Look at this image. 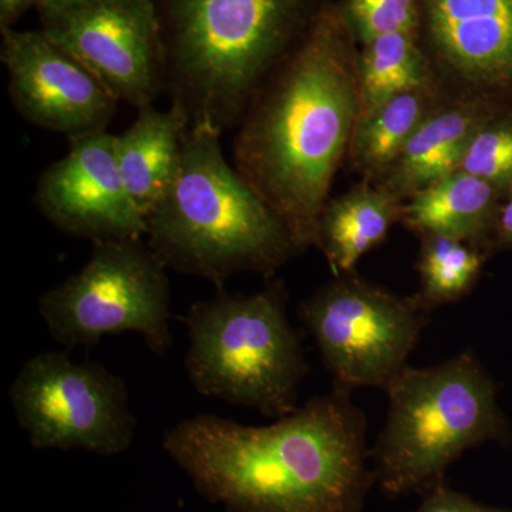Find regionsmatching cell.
Instances as JSON below:
<instances>
[{"label":"cell","instance_id":"603a6c76","mask_svg":"<svg viewBox=\"0 0 512 512\" xmlns=\"http://www.w3.org/2000/svg\"><path fill=\"white\" fill-rule=\"evenodd\" d=\"M413 512H512V510H501V508L477 503L473 498L458 493L441 481L424 491L423 501Z\"/></svg>","mask_w":512,"mask_h":512},{"label":"cell","instance_id":"2e32d148","mask_svg":"<svg viewBox=\"0 0 512 512\" xmlns=\"http://www.w3.org/2000/svg\"><path fill=\"white\" fill-rule=\"evenodd\" d=\"M402 200L387 188L359 185L329 201L320 217L316 247L336 275L353 274L357 262L382 244L402 220Z\"/></svg>","mask_w":512,"mask_h":512},{"label":"cell","instance_id":"8fae6325","mask_svg":"<svg viewBox=\"0 0 512 512\" xmlns=\"http://www.w3.org/2000/svg\"><path fill=\"white\" fill-rule=\"evenodd\" d=\"M0 59L10 100L28 123L69 140L107 131L119 101L40 30L3 29Z\"/></svg>","mask_w":512,"mask_h":512},{"label":"cell","instance_id":"5b68a950","mask_svg":"<svg viewBox=\"0 0 512 512\" xmlns=\"http://www.w3.org/2000/svg\"><path fill=\"white\" fill-rule=\"evenodd\" d=\"M386 393L389 413L370 457L390 497L424 493L467 450L503 434L493 380L473 353L407 366Z\"/></svg>","mask_w":512,"mask_h":512},{"label":"cell","instance_id":"8992f818","mask_svg":"<svg viewBox=\"0 0 512 512\" xmlns=\"http://www.w3.org/2000/svg\"><path fill=\"white\" fill-rule=\"evenodd\" d=\"M184 320L185 369L198 393L272 419L298 409L308 363L286 316L282 282L249 296L220 291L191 305Z\"/></svg>","mask_w":512,"mask_h":512},{"label":"cell","instance_id":"7c38bea8","mask_svg":"<svg viewBox=\"0 0 512 512\" xmlns=\"http://www.w3.org/2000/svg\"><path fill=\"white\" fill-rule=\"evenodd\" d=\"M66 156L43 171L35 202L64 234L93 244L146 238L147 218L128 194L109 131L73 138Z\"/></svg>","mask_w":512,"mask_h":512},{"label":"cell","instance_id":"277c9868","mask_svg":"<svg viewBox=\"0 0 512 512\" xmlns=\"http://www.w3.org/2000/svg\"><path fill=\"white\" fill-rule=\"evenodd\" d=\"M220 133L188 128L170 190L147 215V245L167 268L222 291L232 275L266 278L298 249L285 225L228 163Z\"/></svg>","mask_w":512,"mask_h":512},{"label":"cell","instance_id":"4fadbf2b","mask_svg":"<svg viewBox=\"0 0 512 512\" xmlns=\"http://www.w3.org/2000/svg\"><path fill=\"white\" fill-rule=\"evenodd\" d=\"M441 63L474 84L512 80V0H421Z\"/></svg>","mask_w":512,"mask_h":512},{"label":"cell","instance_id":"7402d4cb","mask_svg":"<svg viewBox=\"0 0 512 512\" xmlns=\"http://www.w3.org/2000/svg\"><path fill=\"white\" fill-rule=\"evenodd\" d=\"M340 9L362 43L387 33H417L419 29L420 0H346Z\"/></svg>","mask_w":512,"mask_h":512},{"label":"cell","instance_id":"ac0fdd59","mask_svg":"<svg viewBox=\"0 0 512 512\" xmlns=\"http://www.w3.org/2000/svg\"><path fill=\"white\" fill-rule=\"evenodd\" d=\"M427 90L421 87L397 94L357 117L349 146L357 170L376 175L392 167L421 121L431 113Z\"/></svg>","mask_w":512,"mask_h":512},{"label":"cell","instance_id":"ba28073f","mask_svg":"<svg viewBox=\"0 0 512 512\" xmlns=\"http://www.w3.org/2000/svg\"><path fill=\"white\" fill-rule=\"evenodd\" d=\"M414 296H399L355 274L338 275L299 306L335 386L386 392L430 322Z\"/></svg>","mask_w":512,"mask_h":512},{"label":"cell","instance_id":"44dd1931","mask_svg":"<svg viewBox=\"0 0 512 512\" xmlns=\"http://www.w3.org/2000/svg\"><path fill=\"white\" fill-rule=\"evenodd\" d=\"M457 171L491 185H512V126L481 124L467 141Z\"/></svg>","mask_w":512,"mask_h":512},{"label":"cell","instance_id":"3957f363","mask_svg":"<svg viewBox=\"0 0 512 512\" xmlns=\"http://www.w3.org/2000/svg\"><path fill=\"white\" fill-rule=\"evenodd\" d=\"M164 92L188 128L238 126L262 83L308 32L316 0H153Z\"/></svg>","mask_w":512,"mask_h":512},{"label":"cell","instance_id":"d6986e66","mask_svg":"<svg viewBox=\"0 0 512 512\" xmlns=\"http://www.w3.org/2000/svg\"><path fill=\"white\" fill-rule=\"evenodd\" d=\"M360 114L397 94L429 84V67L416 33H387L363 43L359 56Z\"/></svg>","mask_w":512,"mask_h":512},{"label":"cell","instance_id":"30bf717a","mask_svg":"<svg viewBox=\"0 0 512 512\" xmlns=\"http://www.w3.org/2000/svg\"><path fill=\"white\" fill-rule=\"evenodd\" d=\"M43 33L117 101L141 110L164 92L160 28L153 0H50Z\"/></svg>","mask_w":512,"mask_h":512},{"label":"cell","instance_id":"e0dca14e","mask_svg":"<svg viewBox=\"0 0 512 512\" xmlns=\"http://www.w3.org/2000/svg\"><path fill=\"white\" fill-rule=\"evenodd\" d=\"M494 200V185L454 171L410 197L400 221L421 237L441 235L478 247L493 225Z\"/></svg>","mask_w":512,"mask_h":512},{"label":"cell","instance_id":"9a60e30c","mask_svg":"<svg viewBox=\"0 0 512 512\" xmlns=\"http://www.w3.org/2000/svg\"><path fill=\"white\" fill-rule=\"evenodd\" d=\"M483 123L471 104L431 111L386 171L384 188L402 200L453 174L467 141Z\"/></svg>","mask_w":512,"mask_h":512},{"label":"cell","instance_id":"5bb4252c","mask_svg":"<svg viewBox=\"0 0 512 512\" xmlns=\"http://www.w3.org/2000/svg\"><path fill=\"white\" fill-rule=\"evenodd\" d=\"M187 120L177 110H138L136 121L116 136V156L128 194L150 214L173 184L180 164Z\"/></svg>","mask_w":512,"mask_h":512},{"label":"cell","instance_id":"7a4b0ae2","mask_svg":"<svg viewBox=\"0 0 512 512\" xmlns=\"http://www.w3.org/2000/svg\"><path fill=\"white\" fill-rule=\"evenodd\" d=\"M163 447L228 512H362L375 481L365 414L338 386L268 426L198 414L168 430Z\"/></svg>","mask_w":512,"mask_h":512},{"label":"cell","instance_id":"d4e9b609","mask_svg":"<svg viewBox=\"0 0 512 512\" xmlns=\"http://www.w3.org/2000/svg\"><path fill=\"white\" fill-rule=\"evenodd\" d=\"M498 232L504 241L512 244V198L504 205L498 217Z\"/></svg>","mask_w":512,"mask_h":512},{"label":"cell","instance_id":"6da1fadb","mask_svg":"<svg viewBox=\"0 0 512 512\" xmlns=\"http://www.w3.org/2000/svg\"><path fill=\"white\" fill-rule=\"evenodd\" d=\"M342 9L322 3L262 83L234 141V167L278 215L298 252L316 247L333 178L360 111L359 57Z\"/></svg>","mask_w":512,"mask_h":512},{"label":"cell","instance_id":"ffe728a7","mask_svg":"<svg viewBox=\"0 0 512 512\" xmlns=\"http://www.w3.org/2000/svg\"><path fill=\"white\" fill-rule=\"evenodd\" d=\"M417 271L420 292L416 298L427 311L460 301L473 289L483 266L476 245L460 239L424 235Z\"/></svg>","mask_w":512,"mask_h":512},{"label":"cell","instance_id":"52a82bcc","mask_svg":"<svg viewBox=\"0 0 512 512\" xmlns=\"http://www.w3.org/2000/svg\"><path fill=\"white\" fill-rule=\"evenodd\" d=\"M167 266L143 239L93 244L87 264L37 303L50 335L66 348L137 333L151 352L171 348Z\"/></svg>","mask_w":512,"mask_h":512},{"label":"cell","instance_id":"9c48e42d","mask_svg":"<svg viewBox=\"0 0 512 512\" xmlns=\"http://www.w3.org/2000/svg\"><path fill=\"white\" fill-rule=\"evenodd\" d=\"M9 394L19 426L37 450L119 456L136 436L123 379L99 363L73 362L66 352L30 357Z\"/></svg>","mask_w":512,"mask_h":512},{"label":"cell","instance_id":"cb8c5ba5","mask_svg":"<svg viewBox=\"0 0 512 512\" xmlns=\"http://www.w3.org/2000/svg\"><path fill=\"white\" fill-rule=\"evenodd\" d=\"M32 0H0V30L13 28Z\"/></svg>","mask_w":512,"mask_h":512},{"label":"cell","instance_id":"484cf974","mask_svg":"<svg viewBox=\"0 0 512 512\" xmlns=\"http://www.w3.org/2000/svg\"><path fill=\"white\" fill-rule=\"evenodd\" d=\"M50 0H32V5H35L37 9L42 8V6H45L46 3H49Z\"/></svg>","mask_w":512,"mask_h":512}]
</instances>
